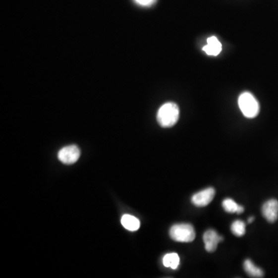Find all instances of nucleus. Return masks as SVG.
Wrapping results in <instances>:
<instances>
[{
  "label": "nucleus",
  "instance_id": "f03ea898",
  "mask_svg": "<svg viewBox=\"0 0 278 278\" xmlns=\"http://www.w3.org/2000/svg\"><path fill=\"white\" fill-rule=\"evenodd\" d=\"M238 105L245 117L254 118L260 112L258 101L250 92H243L238 98Z\"/></svg>",
  "mask_w": 278,
  "mask_h": 278
},
{
  "label": "nucleus",
  "instance_id": "7ed1b4c3",
  "mask_svg": "<svg viewBox=\"0 0 278 278\" xmlns=\"http://www.w3.org/2000/svg\"><path fill=\"white\" fill-rule=\"evenodd\" d=\"M169 235L175 241L189 243L195 240L196 231L191 224H175L170 229Z\"/></svg>",
  "mask_w": 278,
  "mask_h": 278
},
{
  "label": "nucleus",
  "instance_id": "ddd939ff",
  "mask_svg": "<svg viewBox=\"0 0 278 278\" xmlns=\"http://www.w3.org/2000/svg\"><path fill=\"white\" fill-rule=\"evenodd\" d=\"M231 231L236 236H242L246 233V225L242 221H236L231 225Z\"/></svg>",
  "mask_w": 278,
  "mask_h": 278
},
{
  "label": "nucleus",
  "instance_id": "0eeeda50",
  "mask_svg": "<svg viewBox=\"0 0 278 278\" xmlns=\"http://www.w3.org/2000/svg\"><path fill=\"white\" fill-rule=\"evenodd\" d=\"M262 214L269 222H276L278 217V201L270 200L263 205Z\"/></svg>",
  "mask_w": 278,
  "mask_h": 278
},
{
  "label": "nucleus",
  "instance_id": "6e6552de",
  "mask_svg": "<svg viewBox=\"0 0 278 278\" xmlns=\"http://www.w3.org/2000/svg\"><path fill=\"white\" fill-rule=\"evenodd\" d=\"M203 51L210 56H217L222 51V44L216 37L207 39V45L203 48Z\"/></svg>",
  "mask_w": 278,
  "mask_h": 278
},
{
  "label": "nucleus",
  "instance_id": "4468645a",
  "mask_svg": "<svg viewBox=\"0 0 278 278\" xmlns=\"http://www.w3.org/2000/svg\"><path fill=\"white\" fill-rule=\"evenodd\" d=\"M157 0H135V2L142 6H151L153 5Z\"/></svg>",
  "mask_w": 278,
  "mask_h": 278
},
{
  "label": "nucleus",
  "instance_id": "20e7f679",
  "mask_svg": "<svg viewBox=\"0 0 278 278\" xmlns=\"http://www.w3.org/2000/svg\"><path fill=\"white\" fill-rule=\"evenodd\" d=\"M81 156V151L77 145L65 146L58 152V160L63 164L71 165L75 163Z\"/></svg>",
  "mask_w": 278,
  "mask_h": 278
},
{
  "label": "nucleus",
  "instance_id": "9d476101",
  "mask_svg": "<svg viewBox=\"0 0 278 278\" xmlns=\"http://www.w3.org/2000/svg\"><path fill=\"white\" fill-rule=\"evenodd\" d=\"M244 271L251 278H263L264 276V271L261 268H257L250 260H246L243 264Z\"/></svg>",
  "mask_w": 278,
  "mask_h": 278
},
{
  "label": "nucleus",
  "instance_id": "9b49d317",
  "mask_svg": "<svg viewBox=\"0 0 278 278\" xmlns=\"http://www.w3.org/2000/svg\"><path fill=\"white\" fill-rule=\"evenodd\" d=\"M222 206L224 210L229 214L236 213L237 214H241L244 212V208L242 206L238 205L237 203H235L234 200H231V199L224 200L222 201Z\"/></svg>",
  "mask_w": 278,
  "mask_h": 278
},
{
  "label": "nucleus",
  "instance_id": "2eb2a0df",
  "mask_svg": "<svg viewBox=\"0 0 278 278\" xmlns=\"http://www.w3.org/2000/svg\"><path fill=\"white\" fill-rule=\"evenodd\" d=\"M254 217H249L248 221H247V222H248V223H251V222H254Z\"/></svg>",
  "mask_w": 278,
  "mask_h": 278
},
{
  "label": "nucleus",
  "instance_id": "f8f14e48",
  "mask_svg": "<svg viewBox=\"0 0 278 278\" xmlns=\"http://www.w3.org/2000/svg\"><path fill=\"white\" fill-rule=\"evenodd\" d=\"M179 257L175 253H171L165 255L163 257V265L167 268H170L171 269H176L179 264Z\"/></svg>",
  "mask_w": 278,
  "mask_h": 278
},
{
  "label": "nucleus",
  "instance_id": "f257e3e1",
  "mask_svg": "<svg viewBox=\"0 0 278 278\" xmlns=\"http://www.w3.org/2000/svg\"><path fill=\"white\" fill-rule=\"evenodd\" d=\"M179 108L173 102H167L158 111L157 121L163 128H171L178 122Z\"/></svg>",
  "mask_w": 278,
  "mask_h": 278
},
{
  "label": "nucleus",
  "instance_id": "39448f33",
  "mask_svg": "<svg viewBox=\"0 0 278 278\" xmlns=\"http://www.w3.org/2000/svg\"><path fill=\"white\" fill-rule=\"evenodd\" d=\"M216 191L214 188H207L193 195L192 203L198 207H207L214 200Z\"/></svg>",
  "mask_w": 278,
  "mask_h": 278
},
{
  "label": "nucleus",
  "instance_id": "1a4fd4ad",
  "mask_svg": "<svg viewBox=\"0 0 278 278\" xmlns=\"http://www.w3.org/2000/svg\"><path fill=\"white\" fill-rule=\"evenodd\" d=\"M121 222L125 229L132 232L138 230L140 228V221L134 216L125 214L121 218Z\"/></svg>",
  "mask_w": 278,
  "mask_h": 278
},
{
  "label": "nucleus",
  "instance_id": "423d86ee",
  "mask_svg": "<svg viewBox=\"0 0 278 278\" xmlns=\"http://www.w3.org/2000/svg\"><path fill=\"white\" fill-rule=\"evenodd\" d=\"M222 240H223V237L219 236L214 229H208L205 232L204 235H203L205 249L207 252H214L217 250L218 243L222 242Z\"/></svg>",
  "mask_w": 278,
  "mask_h": 278
}]
</instances>
